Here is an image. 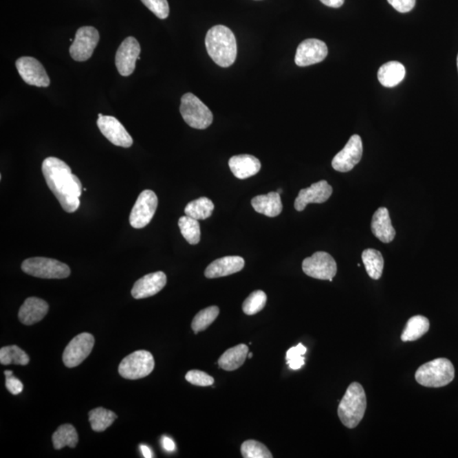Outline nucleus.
I'll use <instances>...</instances> for the list:
<instances>
[{
  "label": "nucleus",
  "mask_w": 458,
  "mask_h": 458,
  "mask_svg": "<svg viewBox=\"0 0 458 458\" xmlns=\"http://www.w3.org/2000/svg\"><path fill=\"white\" fill-rule=\"evenodd\" d=\"M42 172L47 185L65 212H75L79 208L83 188L71 167L59 158L48 157L43 162Z\"/></svg>",
  "instance_id": "f257e3e1"
},
{
  "label": "nucleus",
  "mask_w": 458,
  "mask_h": 458,
  "mask_svg": "<svg viewBox=\"0 0 458 458\" xmlns=\"http://www.w3.org/2000/svg\"><path fill=\"white\" fill-rule=\"evenodd\" d=\"M206 47L214 63L221 67H231L237 57L235 36L226 25H217L207 32Z\"/></svg>",
  "instance_id": "f03ea898"
},
{
  "label": "nucleus",
  "mask_w": 458,
  "mask_h": 458,
  "mask_svg": "<svg viewBox=\"0 0 458 458\" xmlns=\"http://www.w3.org/2000/svg\"><path fill=\"white\" fill-rule=\"evenodd\" d=\"M367 409V396L362 384H350L338 407V415L345 427L354 428L361 423Z\"/></svg>",
  "instance_id": "7ed1b4c3"
},
{
  "label": "nucleus",
  "mask_w": 458,
  "mask_h": 458,
  "mask_svg": "<svg viewBox=\"0 0 458 458\" xmlns=\"http://www.w3.org/2000/svg\"><path fill=\"white\" fill-rule=\"evenodd\" d=\"M455 378V369L446 358H437L419 367L415 379L425 387L439 388L449 384Z\"/></svg>",
  "instance_id": "20e7f679"
},
{
  "label": "nucleus",
  "mask_w": 458,
  "mask_h": 458,
  "mask_svg": "<svg viewBox=\"0 0 458 458\" xmlns=\"http://www.w3.org/2000/svg\"><path fill=\"white\" fill-rule=\"evenodd\" d=\"M180 113L184 122L193 129H206L213 122L212 112L191 93L185 94L182 97Z\"/></svg>",
  "instance_id": "39448f33"
},
{
  "label": "nucleus",
  "mask_w": 458,
  "mask_h": 458,
  "mask_svg": "<svg viewBox=\"0 0 458 458\" xmlns=\"http://www.w3.org/2000/svg\"><path fill=\"white\" fill-rule=\"evenodd\" d=\"M21 269L28 275L46 279H67L71 269L61 261L46 257H32L25 260Z\"/></svg>",
  "instance_id": "423d86ee"
},
{
  "label": "nucleus",
  "mask_w": 458,
  "mask_h": 458,
  "mask_svg": "<svg viewBox=\"0 0 458 458\" xmlns=\"http://www.w3.org/2000/svg\"><path fill=\"white\" fill-rule=\"evenodd\" d=\"M154 369L155 360L151 352L137 351L122 360L118 372L124 379L135 380L150 375Z\"/></svg>",
  "instance_id": "0eeeda50"
},
{
  "label": "nucleus",
  "mask_w": 458,
  "mask_h": 458,
  "mask_svg": "<svg viewBox=\"0 0 458 458\" xmlns=\"http://www.w3.org/2000/svg\"><path fill=\"white\" fill-rule=\"evenodd\" d=\"M157 206L158 198L154 191L146 190L142 192L130 213L131 226L136 229L146 227L154 217Z\"/></svg>",
  "instance_id": "6e6552de"
},
{
  "label": "nucleus",
  "mask_w": 458,
  "mask_h": 458,
  "mask_svg": "<svg viewBox=\"0 0 458 458\" xmlns=\"http://www.w3.org/2000/svg\"><path fill=\"white\" fill-rule=\"evenodd\" d=\"M303 270L309 277L332 282L337 274V264L329 253L318 252L305 258L303 263Z\"/></svg>",
  "instance_id": "1a4fd4ad"
},
{
  "label": "nucleus",
  "mask_w": 458,
  "mask_h": 458,
  "mask_svg": "<svg viewBox=\"0 0 458 458\" xmlns=\"http://www.w3.org/2000/svg\"><path fill=\"white\" fill-rule=\"evenodd\" d=\"M99 41L100 34L96 28H80L76 31L75 39L70 47L72 59L78 63L88 61L93 56Z\"/></svg>",
  "instance_id": "9d476101"
},
{
  "label": "nucleus",
  "mask_w": 458,
  "mask_h": 458,
  "mask_svg": "<svg viewBox=\"0 0 458 458\" xmlns=\"http://www.w3.org/2000/svg\"><path fill=\"white\" fill-rule=\"evenodd\" d=\"M94 345V337L89 333H82L76 336L65 347L63 362L69 369L81 364L88 358Z\"/></svg>",
  "instance_id": "9b49d317"
},
{
  "label": "nucleus",
  "mask_w": 458,
  "mask_h": 458,
  "mask_svg": "<svg viewBox=\"0 0 458 458\" xmlns=\"http://www.w3.org/2000/svg\"><path fill=\"white\" fill-rule=\"evenodd\" d=\"M16 67L21 78L28 85L47 88L50 85V79L43 65L34 57H21L17 61Z\"/></svg>",
  "instance_id": "f8f14e48"
},
{
  "label": "nucleus",
  "mask_w": 458,
  "mask_h": 458,
  "mask_svg": "<svg viewBox=\"0 0 458 458\" xmlns=\"http://www.w3.org/2000/svg\"><path fill=\"white\" fill-rule=\"evenodd\" d=\"M363 148L361 137L355 134L349 140L343 150L334 156L333 168L337 172L348 173L361 161Z\"/></svg>",
  "instance_id": "ddd939ff"
},
{
  "label": "nucleus",
  "mask_w": 458,
  "mask_h": 458,
  "mask_svg": "<svg viewBox=\"0 0 458 458\" xmlns=\"http://www.w3.org/2000/svg\"><path fill=\"white\" fill-rule=\"evenodd\" d=\"M140 52V43L135 38H127L122 43L116 54V67L120 74L129 76L133 74Z\"/></svg>",
  "instance_id": "4468645a"
},
{
  "label": "nucleus",
  "mask_w": 458,
  "mask_h": 458,
  "mask_svg": "<svg viewBox=\"0 0 458 458\" xmlns=\"http://www.w3.org/2000/svg\"><path fill=\"white\" fill-rule=\"evenodd\" d=\"M97 125L102 134L116 146L122 148L132 146L133 138L127 133L124 126L114 116L99 114Z\"/></svg>",
  "instance_id": "2eb2a0df"
},
{
  "label": "nucleus",
  "mask_w": 458,
  "mask_h": 458,
  "mask_svg": "<svg viewBox=\"0 0 458 458\" xmlns=\"http://www.w3.org/2000/svg\"><path fill=\"white\" fill-rule=\"evenodd\" d=\"M328 56V47L325 42L316 39H305L298 46L294 63L298 67H308L322 63Z\"/></svg>",
  "instance_id": "dca6fc26"
},
{
  "label": "nucleus",
  "mask_w": 458,
  "mask_h": 458,
  "mask_svg": "<svg viewBox=\"0 0 458 458\" xmlns=\"http://www.w3.org/2000/svg\"><path fill=\"white\" fill-rule=\"evenodd\" d=\"M333 188L330 186L328 182L321 180L312 184L310 187L303 188L299 192L296 201H294V208L298 212H303L308 204H322L328 201L330 196L332 195Z\"/></svg>",
  "instance_id": "f3484780"
},
{
  "label": "nucleus",
  "mask_w": 458,
  "mask_h": 458,
  "mask_svg": "<svg viewBox=\"0 0 458 458\" xmlns=\"http://www.w3.org/2000/svg\"><path fill=\"white\" fill-rule=\"evenodd\" d=\"M166 275L163 272H153L144 276L134 283L132 289L134 299L140 300L158 294L166 285Z\"/></svg>",
  "instance_id": "a211bd4d"
},
{
  "label": "nucleus",
  "mask_w": 458,
  "mask_h": 458,
  "mask_svg": "<svg viewBox=\"0 0 458 458\" xmlns=\"http://www.w3.org/2000/svg\"><path fill=\"white\" fill-rule=\"evenodd\" d=\"M245 267V260L238 256L219 258L206 268L205 276L207 279H217L241 272Z\"/></svg>",
  "instance_id": "6ab92c4d"
},
{
  "label": "nucleus",
  "mask_w": 458,
  "mask_h": 458,
  "mask_svg": "<svg viewBox=\"0 0 458 458\" xmlns=\"http://www.w3.org/2000/svg\"><path fill=\"white\" fill-rule=\"evenodd\" d=\"M49 312V304L38 297H29L24 301L19 311V320L23 325H35L45 317Z\"/></svg>",
  "instance_id": "aec40b11"
},
{
  "label": "nucleus",
  "mask_w": 458,
  "mask_h": 458,
  "mask_svg": "<svg viewBox=\"0 0 458 458\" xmlns=\"http://www.w3.org/2000/svg\"><path fill=\"white\" fill-rule=\"evenodd\" d=\"M371 228L374 236L381 242L389 243L393 241L395 230L392 226L389 210L385 207H380L373 214Z\"/></svg>",
  "instance_id": "412c9836"
},
{
  "label": "nucleus",
  "mask_w": 458,
  "mask_h": 458,
  "mask_svg": "<svg viewBox=\"0 0 458 458\" xmlns=\"http://www.w3.org/2000/svg\"><path fill=\"white\" fill-rule=\"evenodd\" d=\"M228 165L232 174L239 179H246L256 175L261 167L259 160L252 155L232 156L229 160Z\"/></svg>",
  "instance_id": "4be33fe9"
},
{
  "label": "nucleus",
  "mask_w": 458,
  "mask_h": 458,
  "mask_svg": "<svg viewBox=\"0 0 458 458\" xmlns=\"http://www.w3.org/2000/svg\"><path fill=\"white\" fill-rule=\"evenodd\" d=\"M252 206L257 212L269 217H277L283 210L281 197L278 192L256 196L252 199Z\"/></svg>",
  "instance_id": "5701e85b"
},
{
  "label": "nucleus",
  "mask_w": 458,
  "mask_h": 458,
  "mask_svg": "<svg viewBox=\"0 0 458 458\" xmlns=\"http://www.w3.org/2000/svg\"><path fill=\"white\" fill-rule=\"evenodd\" d=\"M406 76L404 65L397 61L385 63L378 72V79L384 87L393 88L402 83Z\"/></svg>",
  "instance_id": "b1692460"
},
{
  "label": "nucleus",
  "mask_w": 458,
  "mask_h": 458,
  "mask_svg": "<svg viewBox=\"0 0 458 458\" xmlns=\"http://www.w3.org/2000/svg\"><path fill=\"white\" fill-rule=\"evenodd\" d=\"M249 347L246 345H239L228 349L218 360L219 368L226 371H235L241 368L248 358Z\"/></svg>",
  "instance_id": "393cba45"
},
{
  "label": "nucleus",
  "mask_w": 458,
  "mask_h": 458,
  "mask_svg": "<svg viewBox=\"0 0 458 458\" xmlns=\"http://www.w3.org/2000/svg\"><path fill=\"white\" fill-rule=\"evenodd\" d=\"M430 329V321L424 316L417 315L411 318L403 330L401 339L403 342L415 341L424 336Z\"/></svg>",
  "instance_id": "a878e982"
},
{
  "label": "nucleus",
  "mask_w": 458,
  "mask_h": 458,
  "mask_svg": "<svg viewBox=\"0 0 458 458\" xmlns=\"http://www.w3.org/2000/svg\"><path fill=\"white\" fill-rule=\"evenodd\" d=\"M362 259L369 277L380 279L384 270V258L379 250L367 249L362 254Z\"/></svg>",
  "instance_id": "bb28decb"
},
{
  "label": "nucleus",
  "mask_w": 458,
  "mask_h": 458,
  "mask_svg": "<svg viewBox=\"0 0 458 458\" xmlns=\"http://www.w3.org/2000/svg\"><path fill=\"white\" fill-rule=\"evenodd\" d=\"M52 441L56 450L63 449L65 446L75 448L78 443V435L72 424H63L54 433Z\"/></svg>",
  "instance_id": "cd10ccee"
},
{
  "label": "nucleus",
  "mask_w": 458,
  "mask_h": 458,
  "mask_svg": "<svg viewBox=\"0 0 458 458\" xmlns=\"http://www.w3.org/2000/svg\"><path fill=\"white\" fill-rule=\"evenodd\" d=\"M214 208L215 206L210 199L201 197L188 203L184 212L196 220H206L212 216Z\"/></svg>",
  "instance_id": "c85d7f7f"
},
{
  "label": "nucleus",
  "mask_w": 458,
  "mask_h": 458,
  "mask_svg": "<svg viewBox=\"0 0 458 458\" xmlns=\"http://www.w3.org/2000/svg\"><path fill=\"white\" fill-rule=\"evenodd\" d=\"M89 417L91 428L96 432L105 431L118 419L115 413L103 407H97L90 411Z\"/></svg>",
  "instance_id": "c756f323"
},
{
  "label": "nucleus",
  "mask_w": 458,
  "mask_h": 458,
  "mask_svg": "<svg viewBox=\"0 0 458 458\" xmlns=\"http://www.w3.org/2000/svg\"><path fill=\"white\" fill-rule=\"evenodd\" d=\"M181 234L188 243L195 246L201 241V226L198 220L195 218L184 216L178 220Z\"/></svg>",
  "instance_id": "7c9ffc66"
},
{
  "label": "nucleus",
  "mask_w": 458,
  "mask_h": 458,
  "mask_svg": "<svg viewBox=\"0 0 458 458\" xmlns=\"http://www.w3.org/2000/svg\"><path fill=\"white\" fill-rule=\"evenodd\" d=\"M30 362L27 353L17 345H9L0 350V362L3 365L16 364L25 366Z\"/></svg>",
  "instance_id": "2f4dec72"
},
{
  "label": "nucleus",
  "mask_w": 458,
  "mask_h": 458,
  "mask_svg": "<svg viewBox=\"0 0 458 458\" xmlns=\"http://www.w3.org/2000/svg\"><path fill=\"white\" fill-rule=\"evenodd\" d=\"M219 308L213 305V307H207L198 312L192 322V329L195 334L201 332L206 330L212 323L215 321L218 315H219Z\"/></svg>",
  "instance_id": "473e14b6"
},
{
  "label": "nucleus",
  "mask_w": 458,
  "mask_h": 458,
  "mask_svg": "<svg viewBox=\"0 0 458 458\" xmlns=\"http://www.w3.org/2000/svg\"><path fill=\"white\" fill-rule=\"evenodd\" d=\"M266 303L267 294L263 290H256L243 301V311L246 315H254L263 310Z\"/></svg>",
  "instance_id": "72a5a7b5"
},
{
  "label": "nucleus",
  "mask_w": 458,
  "mask_h": 458,
  "mask_svg": "<svg viewBox=\"0 0 458 458\" xmlns=\"http://www.w3.org/2000/svg\"><path fill=\"white\" fill-rule=\"evenodd\" d=\"M241 453L245 458H272V455L268 447L259 441H246L241 446Z\"/></svg>",
  "instance_id": "f704fd0d"
},
{
  "label": "nucleus",
  "mask_w": 458,
  "mask_h": 458,
  "mask_svg": "<svg viewBox=\"0 0 458 458\" xmlns=\"http://www.w3.org/2000/svg\"><path fill=\"white\" fill-rule=\"evenodd\" d=\"M307 352V348L303 344L290 348L286 354L287 364L293 370H298L305 364L304 355Z\"/></svg>",
  "instance_id": "c9c22d12"
},
{
  "label": "nucleus",
  "mask_w": 458,
  "mask_h": 458,
  "mask_svg": "<svg viewBox=\"0 0 458 458\" xmlns=\"http://www.w3.org/2000/svg\"><path fill=\"white\" fill-rule=\"evenodd\" d=\"M142 3L160 19L164 20L169 16V5L167 0H141Z\"/></svg>",
  "instance_id": "e433bc0d"
},
{
  "label": "nucleus",
  "mask_w": 458,
  "mask_h": 458,
  "mask_svg": "<svg viewBox=\"0 0 458 458\" xmlns=\"http://www.w3.org/2000/svg\"><path fill=\"white\" fill-rule=\"evenodd\" d=\"M185 379L196 386H210L214 384V379L209 374L199 370H191L188 372Z\"/></svg>",
  "instance_id": "4c0bfd02"
},
{
  "label": "nucleus",
  "mask_w": 458,
  "mask_h": 458,
  "mask_svg": "<svg viewBox=\"0 0 458 458\" xmlns=\"http://www.w3.org/2000/svg\"><path fill=\"white\" fill-rule=\"evenodd\" d=\"M6 375V385L7 390H8L12 395L20 394L23 391V384L13 376L12 371H5Z\"/></svg>",
  "instance_id": "58836bf2"
},
{
  "label": "nucleus",
  "mask_w": 458,
  "mask_h": 458,
  "mask_svg": "<svg viewBox=\"0 0 458 458\" xmlns=\"http://www.w3.org/2000/svg\"><path fill=\"white\" fill-rule=\"evenodd\" d=\"M388 2L397 12L406 13L411 12L414 8L416 0H388Z\"/></svg>",
  "instance_id": "ea45409f"
},
{
  "label": "nucleus",
  "mask_w": 458,
  "mask_h": 458,
  "mask_svg": "<svg viewBox=\"0 0 458 458\" xmlns=\"http://www.w3.org/2000/svg\"><path fill=\"white\" fill-rule=\"evenodd\" d=\"M162 445L163 448L168 452H173L176 448L175 443H174L172 439L167 437V436H163L162 438Z\"/></svg>",
  "instance_id": "a19ab883"
},
{
  "label": "nucleus",
  "mask_w": 458,
  "mask_h": 458,
  "mask_svg": "<svg viewBox=\"0 0 458 458\" xmlns=\"http://www.w3.org/2000/svg\"><path fill=\"white\" fill-rule=\"evenodd\" d=\"M323 5H325L329 7H332V8H340V7L343 6L345 0H320Z\"/></svg>",
  "instance_id": "79ce46f5"
},
{
  "label": "nucleus",
  "mask_w": 458,
  "mask_h": 458,
  "mask_svg": "<svg viewBox=\"0 0 458 458\" xmlns=\"http://www.w3.org/2000/svg\"><path fill=\"white\" fill-rule=\"evenodd\" d=\"M140 450L142 453H143L144 457L146 458L154 457V455H153V452L150 447L145 445H140Z\"/></svg>",
  "instance_id": "37998d69"
},
{
  "label": "nucleus",
  "mask_w": 458,
  "mask_h": 458,
  "mask_svg": "<svg viewBox=\"0 0 458 458\" xmlns=\"http://www.w3.org/2000/svg\"><path fill=\"white\" fill-rule=\"evenodd\" d=\"M252 356H253V354L252 353V352H249L248 358H252Z\"/></svg>",
  "instance_id": "c03bdc74"
},
{
  "label": "nucleus",
  "mask_w": 458,
  "mask_h": 458,
  "mask_svg": "<svg viewBox=\"0 0 458 458\" xmlns=\"http://www.w3.org/2000/svg\"><path fill=\"white\" fill-rule=\"evenodd\" d=\"M457 69H458V54H457Z\"/></svg>",
  "instance_id": "a18cd8bd"
},
{
  "label": "nucleus",
  "mask_w": 458,
  "mask_h": 458,
  "mask_svg": "<svg viewBox=\"0 0 458 458\" xmlns=\"http://www.w3.org/2000/svg\"><path fill=\"white\" fill-rule=\"evenodd\" d=\"M281 192H282L281 190H278L279 194V193H281Z\"/></svg>",
  "instance_id": "49530a36"
}]
</instances>
